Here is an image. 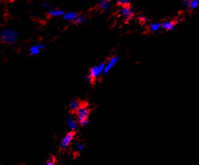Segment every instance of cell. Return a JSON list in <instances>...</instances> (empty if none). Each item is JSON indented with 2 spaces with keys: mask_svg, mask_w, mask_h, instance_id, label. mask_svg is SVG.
Listing matches in <instances>:
<instances>
[{
  "mask_svg": "<svg viewBox=\"0 0 199 165\" xmlns=\"http://www.w3.org/2000/svg\"><path fill=\"white\" fill-rule=\"evenodd\" d=\"M18 38V32L11 28H5L0 31V39L3 43L11 44L16 42Z\"/></svg>",
  "mask_w": 199,
  "mask_h": 165,
  "instance_id": "cell-1",
  "label": "cell"
},
{
  "mask_svg": "<svg viewBox=\"0 0 199 165\" xmlns=\"http://www.w3.org/2000/svg\"><path fill=\"white\" fill-rule=\"evenodd\" d=\"M75 114H76L77 121H78L79 124H81L82 122L85 120H88L89 117V114H90V111H89L88 108L85 105H81L76 111H75Z\"/></svg>",
  "mask_w": 199,
  "mask_h": 165,
  "instance_id": "cell-2",
  "label": "cell"
},
{
  "mask_svg": "<svg viewBox=\"0 0 199 165\" xmlns=\"http://www.w3.org/2000/svg\"><path fill=\"white\" fill-rule=\"evenodd\" d=\"M105 66H106V63L104 62V63H101L100 64L93 66L90 69L89 75L93 77L94 79H96V78H98V77H100L101 75L104 74Z\"/></svg>",
  "mask_w": 199,
  "mask_h": 165,
  "instance_id": "cell-3",
  "label": "cell"
},
{
  "mask_svg": "<svg viewBox=\"0 0 199 165\" xmlns=\"http://www.w3.org/2000/svg\"><path fill=\"white\" fill-rule=\"evenodd\" d=\"M119 13L125 22H129L134 16L133 9L130 6H123L120 8Z\"/></svg>",
  "mask_w": 199,
  "mask_h": 165,
  "instance_id": "cell-4",
  "label": "cell"
},
{
  "mask_svg": "<svg viewBox=\"0 0 199 165\" xmlns=\"http://www.w3.org/2000/svg\"><path fill=\"white\" fill-rule=\"evenodd\" d=\"M74 136H75V133H74V131H72V130L65 135V136L62 139L60 143V147L63 150L67 149V147L70 145V144L71 143L72 141H73Z\"/></svg>",
  "mask_w": 199,
  "mask_h": 165,
  "instance_id": "cell-5",
  "label": "cell"
},
{
  "mask_svg": "<svg viewBox=\"0 0 199 165\" xmlns=\"http://www.w3.org/2000/svg\"><path fill=\"white\" fill-rule=\"evenodd\" d=\"M118 58H119V57H118V55H115V56L112 57L108 63H106V66H105L104 74H108L112 69L116 66V64L117 63L118 60Z\"/></svg>",
  "mask_w": 199,
  "mask_h": 165,
  "instance_id": "cell-6",
  "label": "cell"
},
{
  "mask_svg": "<svg viewBox=\"0 0 199 165\" xmlns=\"http://www.w3.org/2000/svg\"><path fill=\"white\" fill-rule=\"evenodd\" d=\"M78 121L75 120L72 116H67V125L69 129L72 131H75L78 128Z\"/></svg>",
  "mask_w": 199,
  "mask_h": 165,
  "instance_id": "cell-7",
  "label": "cell"
},
{
  "mask_svg": "<svg viewBox=\"0 0 199 165\" xmlns=\"http://www.w3.org/2000/svg\"><path fill=\"white\" fill-rule=\"evenodd\" d=\"M62 16H63V19L65 21H67V22H74L77 18V16H78V14L75 12L70 11V12L65 13Z\"/></svg>",
  "mask_w": 199,
  "mask_h": 165,
  "instance_id": "cell-8",
  "label": "cell"
},
{
  "mask_svg": "<svg viewBox=\"0 0 199 165\" xmlns=\"http://www.w3.org/2000/svg\"><path fill=\"white\" fill-rule=\"evenodd\" d=\"M64 14H65V11L63 10L58 9V8H53L48 12L49 16H52V17H59V16H63Z\"/></svg>",
  "mask_w": 199,
  "mask_h": 165,
  "instance_id": "cell-9",
  "label": "cell"
},
{
  "mask_svg": "<svg viewBox=\"0 0 199 165\" xmlns=\"http://www.w3.org/2000/svg\"><path fill=\"white\" fill-rule=\"evenodd\" d=\"M81 105V102L77 100V99H73L69 104V108L72 112H75Z\"/></svg>",
  "mask_w": 199,
  "mask_h": 165,
  "instance_id": "cell-10",
  "label": "cell"
},
{
  "mask_svg": "<svg viewBox=\"0 0 199 165\" xmlns=\"http://www.w3.org/2000/svg\"><path fill=\"white\" fill-rule=\"evenodd\" d=\"M162 27L164 30H172L175 27V24L170 21H167L162 23Z\"/></svg>",
  "mask_w": 199,
  "mask_h": 165,
  "instance_id": "cell-11",
  "label": "cell"
},
{
  "mask_svg": "<svg viewBox=\"0 0 199 165\" xmlns=\"http://www.w3.org/2000/svg\"><path fill=\"white\" fill-rule=\"evenodd\" d=\"M98 5L101 9L104 11H107V10L111 8V1H105V0H100L98 2Z\"/></svg>",
  "mask_w": 199,
  "mask_h": 165,
  "instance_id": "cell-12",
  "label": "cell"
},
{
  "mask_svg": "<svg viewBox=\"0 0 199 165\" xmlns=\"http://www.w3.org/2000/svg\"><path fill=\"white\" fill-rule=\"evenodd\" d=\"M40 49H39V46L37 45H34L30 48V54L32 55H39L40 53Z\"/></svg>",
  "mask_w": 199,
  "mask_h": 165,
  "instance_id": "cell-13",
  "label": "cell"
},
{
  "mask_svg": "<svg viewBox=\"0 0 199 165\" xmlns=\"http://www.w3.org/2000/svg\"><path fill=\"white\" fill-rule=\"evenodd\" d=\"M162 27V24L158 22H153L150 24L149 26V29L152 32H156V31H159Z\"/></svg>",
  "mask_w": 199,
  "mask_h": 165,
  "instance_id": "cell-14",
  "label": "cell"
},
{
  "mask_svg": "<svg viewBox=\"0 0 199 165\" xmlns=\"http://www.w3.org/2000/svg\"><path fill=\"white\" fill-rule=\"evenodd\" d=\"M86 19H87V18L85 16L78 15L77 18L75 19V20L74 21V22H75V24H82V23H84L85 21H86Z\"/></svg>",
  "mask_w": 199,
  "mask_h": 165,
  "instance_id": "cell-15",
  "label": "cell"
},
{
  "mask_svg": "<svg viewBox=\"0 0 199 165\" xmlns=\"http://www.w3.org/2000/svg\"><path fill=\"white\" fill-rule=\"evenodd\" d=\"M116 3L120 6H130V0H116Z\"/></svg>",
  "mask_w": 199,
  "mask_h": 165,
  "instance_id": "cell-16",
  "label": "cell"
},
{
  "mask_svg": "<svg viewBox=\"0 0 199 165\" xmlns=\"http://www.w3.org/2000/svg\"><path fill=\"white\" fill-rule=\"evenodd\" d=\"M199 6V0H192L189 8L190 9H195Z\"/></svg>",
  "mask_w": 199,
  "mask_h": 165,
  "instance_id": "cell-17",
  "label": "cell"
},
{
  "mask_svg": "<svg viewBox=\"0 0 199 165\" xmlns=\"http://www.w3.org/2000/svg\"><path fill=\"white\" fill-rule=\"evenodd\" d=\"M85 81H86L87 82L89 83H93V82H94V78H93L92 76H90V75H86L85 78Z\"/></svg>",
  "mask_w": 199,
  "mask_h": 165,
  "instance_id": "cell-18",
  "label": "cell"
},
{
  "mask_svg": "<svg viewBox=\"0 0 199 165\" xmlns=\"http://www.w3.org/2000/svg\"><path fill=\"white\" fill-rule=\"evenodd\" d=\"M75 148H76L77 150L81 151V150L84 149V145L82 142H79L76 143V146H75Z\"/></svg>",
  "mask_w": 199,
  "mask_h": 165,
  "instance_id": "cell-19",
  "label": "cell"
},
{
  "mask_svg": "<svg viewBox=\"0 0 199 165\" xmlns=\"http://www.w3.org/2000/svg\"><path fill=\"white\" fill-rule=\"evenodd\" d=\"M191 1L192 0H184V4H185V5L187 8H189V6H190Z\"/></svg>",
  "mask_w": 199,
  "mask_h": 165,
  "instance_id": "cell-20",
  "label": "cell"
},
{
  "mask_svg": "<svg viewBox=\"0 0 199 165\" xmlns=\"http://www.w3.org/2000/svg\"><path fill=\"white\" fill-rule=\"evenodd\" d=\"M90 123V120H89V119L88 120H85L84 122H82L81 124H80V125H82V126H86V125H88V124Z\"/></svg>",
  "mask_w": 199,
  "mask_h": 165,
  "instance_id": "cell-21",
  "label": "cell"
},
{
  "mask_svg": "<svg viewBox=\"0 0 199 165\" xmlns=\"http://www.w3.org/2000/svg\"><path fill=\"white\" fill-rule=\"evenodd\" d=\"M45 164L47 165H53L55 164V161H54L53 159H48L47 161H46Z\"/></svg>",
  "mask_w": 199,
  "mask_h": 165,
  "instance_id": "cell-22",
  "label": "cell"
},
{
  "mask_svg": "<svg viewBox=\"0 0 199 165\" xmlns=\"http://www.w3.org/2000/svg\"><path fill=\"white\" fill-rule=\"evenodd\" d=\"M38 46H39V49H40L41 50H44V47H44V45L42 43H39V44H38Z\"/></svg>",
  "mask_w": 199,
  "mask_h": 165,
  "instance_id": "cell-23",
  "label": "cell"
},
{
  "mask_svg": "<svg viewBox=\"0 0 199 165\" xmlns=\"http://www.w3.org/2000/svg\"><path fill=\"white\" fill-rule=\"evenodd\" d=\"M139 19L142 21V22H148V21H149V20H148V19H147L146 17H139Z\"/></svg>",
  "mask_w": 199,
  "mask_h": 165,
  "instance_id": "cell-24",
  "label": "cell"
},
{
  "mask_svg": "<svg viewBox=\"0 0 199 165\" xmlns=\"http://www.w3.org/2000/svg\"><path fill=\"white\" fill-rule=\"evenodd\" d=\"M42 5H43V7H44V8H50V5H49L48 3L44 2L43 4H42Z\"/></svg>",
  "mask_w": 199,
  "mask_h": 165,
  "instance_id": "cell-25",
  "label": "cell"
},
{
  "mask_svg": "<svg viewBox=\"0 0 199 165\" xmlns=\"http://www.w3.org/2000/svg\"><path fill=\"white\" fill-rule=\"evenodd\" d=\"M105 1H111V0H105Z\"/></svg>",
  "mask_w": 199,
  "mask_h": 165,
  "instance_id": "cell-26",
  "label": "cell"
}]
</instances>
